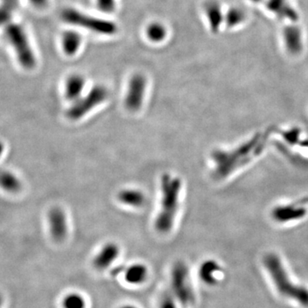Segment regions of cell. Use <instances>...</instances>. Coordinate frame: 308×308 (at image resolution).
Instances as JSON below:
<instances>
[{"instance_id":"cell-26","label":"cell","mask_w":308,"mask_h":308,"mask_svg":"<svg viewBox=\"0 0 308 308\" xmlns=\"http://www.w3.org/2000/svg\"><path fill=\"white\" fill-rule=\"evenodd\" d=\"M160 308H176V302L174 301L172 294L166 292L163 295L160 302Z\"/></svg>"},{"instance_id":"cell-18","label":"cell","mask_w":308,"mask_h":308,"mask_svg":"<svg viewBox=\"0 0 308 308\" xmlns=\"http://www.w3.org/2000/svg\"><path fill=\"white\" fill-rule=\"evenodd\" d=\"M146 40L153 45L161 44L167 39V27L159 21H152L146 24L144 29Z\"/></svg>"},{"instance_id":"cell-19","label":"cell","mask_w":308,"mask_h":308,"mask_svg":"<svg viewBox=\"0 0 308 308\" xmlns=\"http://www.w3.org/2000/svg\"><path fill=\"white\" fill-rule=\"evenodd\" d=\"M221 271L220 265L214 260H206L199 267V275L200 279L205 284L214 285L218 282L219 272Z\"/></svg>"},{"instance_id":"cell-3","label":"cell","mask_w":308,"mask_h":308,"mask_svg":"<svg viewBox=\"0 0 308 308\" xmlns=\"http://www.w3.org/2000/svg\"><path fill=\"white\" fill-rule=\"evenodd\" d=\"M60 17L64 24L71 28L85 30L96 35L114 36L118 32V25L114 21L87 13L76 7L64 8L61 11Z\"/></svg>"},{"instance_id":"cell-27","label":"cell","mask_w":308,"mask_h":308,"mask_svg":"<svg viewBox=\"0 0 308 308\" xmlns=\"http://www.w3.org/2000/svg\"><path fill=\"white\" fill-rule=\"evenodd\" d=\"M299 134H300V131L298 129H291L290 131L283 133L282 136L288 142L290 143V144H296L299 140Z\"/></svg>"},{"instance_id":"cell-7","label":"cell","mask_w":308,"mask_h":308,"mask_svg":"<svg viewBox=\"0 0 308 308\" xmlns=\"http://www.w3.org/2000/svg\"><path fill=\"white\" fill-rule=\"evenodd\" d=\"M171 289L180 303L183 306L192 305L196 296L189 282L188 266L183 262H176L171 272Z\"/></svg>"},{"instance_id":"cell-15","label":"cell","mask_w":308,"mask_h":308,"mask_svg":"<svg viewBox=\"0 0 308 308\" xmlns=\"http://www.w3.org/2000/svg\"><path fill=\"white\" fill-rule=\"evenodd\" d=\"M204 10L211 31L212 33H218L220 29V26L224 22V16L223 14L221 4L216 0H209L205 3Z\"/></svg>"},{"instance_id":"cell-16","label":"cell","mask_w":308,"mask_h":308,"mask_svg":"<svg viewBox=\"0 0 308 308\" xmlns=\"http://www.w3.org/2000/svg\"><path fill=\"white\" fill-rule=\"evenodd\" d=\"M283 39L287 50L292 54H297L302 49V30L297 25H290L283 28Z\"/></svg>"},{"instance_id":"cell-6","label":"cell","mask_w":308,"mask_h":308,"mask_svg":"<svg viewBox=\"0 0 308 308\" xmlns=\"http://www.w3.org/2000/svg\"><path fill=\"white\" fill-rule=\"evenodd\" d=\"M108 97V88L102 84H96L85 95L70 105L67 109L66 116L71 121H79L97 106L105 102Z\"/></svg>"},{"instance_id":"cell-2","label":"cell","mask_w":308,"mask_h":308,"mask_svg":"<svg viewBox=\"0 0 308 308\" xmlns=\"http://www.w3.org/2000/svg\"><path fill=\"white\" fill-rule=\"evenodd\" d=\"M161 203L154 226L159 233H167L172 229L179 208L182 181L179 177L166 173L161 176Z\"/></svg>"},{"instance_id":"cell-9","label":"cell","mask_w":308,"mask_h":308,"mask_svg":"<svg viewBox=\"0 0 308 308\" xmlns=\"http://www.w3.org/2000/svg\"><path fill=\"white\" fill-rule=\"evenodd\" d=\"M308 203V199H302L288 205L278 206L272 211V218L279 223L289 222L302 219L307 215L308 209L306 205Z\"/></svg>"},{"instance_id":"cell-21","label":"cell","mask_w":308,"mask_h":308,"mask_svg":"<svg viewBox=\"0 0 308 308\" xmlns=\"http://www.w3.org/2000/svg\"><path fill=\"white\" fill-rule=\"evenodd\" d=\"M147 276V269L141 264L129 266L125 271V279L131 284H139L145 281Z\"/></svg>"},{"instance_id":"cell-14","label":"cell","mask_w":308,"mask_h":308,"mask_svg":"<svg viewBox=\"0 0 308 308\" xmlns=\"http://www.w3.org/2000/svg\"><path fill=\"white\" fill-rule=\"evenodd\" d=\"M119 247L114 242H108L103 247L99 253L93 258V266L97 270H105L112 265L119 255Z\"/></svg>"},{"instance_id":"cell-12","label":"cell","mask_w":308,"mask_h":308,"mask_svg":"<svg viewBox=\"0 0 308 308\" xmlns=\"http://www.w3.org/2000/svg\"><path fill=\"white\" fill-rule=\"evenodd\" d=\"M48 223L52 237L56 242H62L68 232L65 212L60 207H53L48 212Z\"/></svg>"},{"instance_id":"cell-25","label":"cell","mask_w":308,"mask_h":308,"mask_svg":"<svg viewBox=\"0 0 308 308\" xmlns=\"http://www.w3.org/2000/svg\"><path fill=\"white\" fill-rule=\"evenodd\" d=\"M97 10L101 13L110 15L116 9V0H95Z\"/></svg>"},{"instance_id":"cell-24","label":"cell","mask_w":308,"mask_h":308,"mask_svg":"<svg viewBox=\"0 0 308 308\" xmlns=\"http://www.w3.org/2000/svg\"><path fill=\"white\" fill-rule=\"evenodd\" d=\"M63 305L64 308H85L86 302L79 294H70L63 300Z\"/></svg>"},{"instance_id":"cell-23","label":"cell","mask_w":308,"mask_h":308,"mask_svg":"<svg viewBox=\"0 0 308 308\" xmlns=\"http://www.w3.org/2000/svg\"><path fill=\"white\" fill-rule=\"evenodd\" d=\"M245 18L246 14L243 10L239 7H232L224 16V22L228 28H234L242 24Z\"/></svg>"},{"instance_id":"cell-11","label":"cell","mask_w":308,"mask_h":308,"mask_svg":"<svg viewBox=\"0 0 308 308\" xmlns=\"http://www.w3.org/2000/svg\"><path fill=\"white\" fill-rule=\"evenodd\" d=\"M60 48L64 56L74 57L83 47V36L79 29L71 28L63 30L60 34Z\"/></svg>"},{"instance_id":"cell-30","label":"cell","mask_w":308,"mask_h":308,"mask_svg":"<svg viewBox=\"0 0 308 308\" xmlns=\"http://www.w3.org/2000/svg\"><path fill=\"white\" fill-rule=\"evenodd\" d=\"M252 2H254V3H261V2H264L265 0H251Z\"/></svg>"},{"instance_id":"cell-29","label":"cell","mask_w":308,"mask_h":308,"mask_svg":"<svg viewBox=\"0 0 308 308\" xmlns=\"http://www.w3.org/2000/svg\"><path fill=\"white\" fill-rule=\"evenodd\" d=\"M301 146H304V147H308V140H305L302 142V144H300Z\"/></svg>"},{"instance_id":"cell-8","label":"cell","mask_w":308,"mask_h":308,"mask_svg":"<svg viewBox=\"0 0 308 308\" xmlns=\"http://www.w3.org/2000/svg\"><path fill=\"white\" fill-rule=\"evenodd\" d=\"M147 88V79L142 73L133 74L127 84L124 105L130 112H137L142 106Z\"/></svg>"},{"instance_id":"cell-13","label":"cell","mask_w":308,"mask_h":308,"mask_svg":"<svg viewBox=\"0 0 308 308\" xmlns=\"http://www.w3.org/2000/svg\"><path fill=\"white\" fill-rule=\"evenodd\" d=\"M86 80L80 73L70 74L64 82V97L70 102H75L83 95Z\"/></svg>"},{"instance_id":"cell-4","label":"cell","mask_w":308,"mask_h":308,"mask_svg":"<svg viewBox=\"0 0 308 308\" xmlns=\"http://www.w3.org/2000/svg\"><path fill=\"white\" fill-rule=\"evenodd\" d=\"M3 27L5 40L18 64L24 70H34L38 63L36 53L24 25L12 21Z\"/></svg>"},{"instance_id":"cell-5","label":"cell","mask_w":308,"mask_h":308,"mask_svg":"<svg viewBox=\"0 0 308 308\" xmlns=\"http://www.w3.org/2000/svg\"><path fill=\"white\" fill-rule=\"evenodd\" d=\"M264 265L280 295L308 308V288L291 282L279 256L275 253L266 254Z\"/></svg>"},{"instance_id":"cell-20","label":"cell","mask_w":308,"mask_h":308,"mask_svg":"<svg viewBox=\"0 0 308 308\" xmlns=\"http://www.w3.org/2000/svg\"><path fill=\"white\" fill-rule=\"evenodd\" d=\"M19 6L20 0H1L0 20L3 26L14 21V15Z\"/></svg>"},{"instance_id":"cell-17","label":"cell","mask_w":308,"mask_h":308,"mask_svg":"<svg viewBox=\"0 0 308 308\" xmlns=\"http://www.w3.org/2000/svg\"><path fill=\"white\" fill-rule=\"evenodd\" d=\"M117 199L123 205L140 208L145 205L146 202V197L145 194L136 189H124L120 190L117 194Z\"/></svg>"},{"instance_id":"cell-10","label":"cell","mask_w":308,"mask_h":308,"mask_svg":"<svg viewBox=\"0 0 308 308\" xmlns=\"http://www.w3.org/2000/svg\"><path fill=\"white\" fill-rule=\"evenodd\" d=\"M265 5L282 22L284 28L290 25H297L298 14L288 0H265Z\"/></svg>"},{"instance_id":"cell-31","label":"cell","mask_w":308,"mask_h":308,"mask_svg":"<svg viewBox=\"0 0 308 308\" xmlns=\"http://www.w3.org/2000/svg\"><path fill=\"white\" fill-rule=\"evenodd\" d=\"M122 308H136L135 307H132V306H125V307H123Z\"/></svg>"},{"instance_id":"cell-28","label":"cell","mask_w":308,"mask_h":308,"mask_svg":"<svg viewBox=\"0 0 308 308\" xmlns=\"http://www.w3.org/2000/svg\"><path fill=\"white\" fill-rule=\"evenodd\" d=\"M30 5L34 8L35 10H46L49 6L50 0H27Z\"/></svg>"},{"instance_id":"cell-22","label":"cell","mask_w":308,"mask_h":308,"mask_svg":"<svg viewBox=\"0 0 308 308\" xmlns=\"http://www.w3.org/2000/svg\"><path fill=\"white\" fill-rule=\"evenodd\" d=\"M0 184L3 190L8 193H17L22 189V182L14 173L3 170L0 176Z\"/></svg>"},{"instance_id":"cell-1","label":"cell","mask_w":308,"mask_h":308,"mask_svg":"<svg viewBox=\"0 0 308 308\" xmlns=\"http://www.w3.org/2000/svg\"><path fill=\"white\" fill-rule=\"evenodd\" d=\"M268 134H258L248 142L243 143L237 148L224 152L216 151L212 154L215 162L214 176L218 179H223L235 170L248 165L252 159L258 157L265 148Z\"/></svg>"}]
</instances>
